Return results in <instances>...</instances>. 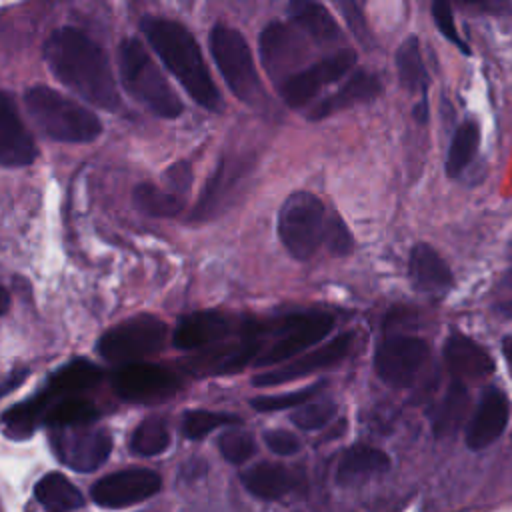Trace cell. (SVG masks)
I'll use <instances>...</instances> for the list:
<instances>
[{
  "instance_id": "6da1fadb",
  "label": "cell",
  "mask_w": 512,
  "mask_h": 512,
  "mask_svg": "<svg viewBox=\"0 0 512 512\" xmlns=\"http://www.w3.org/2000/svg\"><path fill=\"white\" fill-rule=\"evenodd\" d=\"M52 74L82 100L114 112L120 106L116 80L104 48L74 26L54 30L44 44Z\"/></svg>"
},
{
  "instance_id": "7a4b0ae2",
  "label": "cell",
  "mask_w": 512,
  "mask_h": 512,
  "mask_svg": "<svg viewBox=\"0 0 512 512\" xmlns=\"http://www.w3.org/2000/svg\"><path fill=\"white\" fill-rule=\"evenodd\" d=\"M140 30L188 96L198 106L210 112H220V92L208 72L202 50L192 32L184 24L162 16H144L140 20Z\"/></svg>"
},
{
  "instance_id": "3957f363",
  "label": "cell",
  "mask_w": 512,
  "mask_h": 512,
  "mask_svg": "<svg viewBox=\"0 0 512 512\" xmlns=\"http://www.w3.org/2000/svg\"><path fill=\"white\" fill-rule=\"evenodd\" d=\"M118 72L124 90L156 116L178 118L184 112L180 96L172 90L138 38H124L120 42Z\"/></svg>"
},
{
  "instance_id": "277c9868",
  "label": "cell",
  "mask_w": 512,
  "mask_h": 512,
  "mask_svg": "<svg viewBox=\"0 0 512 512\" xmlns=\"http://www.w3.org/2000/svg\"><path fill=\"white\" fill-rule=\"evenodd\" d=\"M24 104L34 122L52 140L84 144L96 140L102 132V122L94 112L48 86L28 88Z\"/></svg>"
},
{
  "instance_id": "5b68a950",
  "label": "cell",
  "mask_w": 512,
  "mask_h": 512,
  "mask_svg": "<svg viewBox=\"0 0 512 512\" xmlns=\"http://www.w3.org/2000/svg\"><path fill=\"white\" fill-rule=\"evenodd\" d=\"M210 52L232 94L252 108L262 106L266 92L244 34L228 24H216L210 32Z\"/></svg>"
},
{
  "instance_id": "8992f818",
  "label": "cell",
  "mask_w": 512,
  "mask_h": 512,
  "mask_svg": "<svg viewBox=\"0 0 512 512\" xmlns=\"http://www.w3.org/2000/svg\"><path fill=\"white\" fill-rule=\"evenodd\" d=\"M328 216L318 196L306 190L292 192L278 212V236L282 246L296 258L308 260L324 244Z\"/></svg>"
},
{
  "instance_id": "52a82bcc",
  "label": "cell",
  "mask_w": 512,
  "mask_h": 512,
  "mask_svg": "<svg viewBox=\"0 0 512 512\" xmlns=\"http://www.w3.org/2000/svg\"><path fill=\"white\" fill-rule=\"evenodd\" d=\"M166 332L164 320L152 314H138L108 328L100 336L96 352L108 362L134 364L140 358L156 354L166 342Z\"/></svg>"
},
{
  "instance_id": "ba28073f",
  "label": "cell",
  "mask_w": 512,
  "mask_h": 512,
  "mask_svg": "<svg viewBox=\"0 0 512 512\" xmlns=\"http://www.w3.org/2000/svg\"><path fill=\"white\" fill-rule=\"evenodd\" d=\"M332 328L334 318L326 312H298L272 320L268 326V334L276 336V340L262 350L254 364L258 368L282 364L298 352L318 344L324 336L332 332Z\"/></svg>"
},
{
  "instance_id": "9c48e42d",
  "label": "cell",
  "mask_w": 512,
  "mask_h": 512,
  "mask_svg": "<svg viewBox=\"0 0 512 512\" xmlns=\"http://www.w3.org/2000/svg\"><path fill=\"white\" fill-rule=\"evenodd\" d=\"M254 168H256L254 156L238 154V156L222 158L214 174L208 178L190 214V220L206 222L220 216L224 210H228L240 198V192H244L246 182L250 180Z\"/></svg>"
},
{
  "instance_id": "30bf717a",
  "label": "cell",
  "mask_w": 512,
  "mask_h": 512,
  "mask_svg": "<svg viewBox=\"0 0 512 512\" xmlns=\"http://www.w3.org/2000/svg\"><path fill=\"white\" fill-rule=\"evenodd\" d=\"M430 356L426 340L406 334H392L380 340L374 354L378 378L392 388H408Z\"/></svg>"
},
{
  "instance_id": "8fae6325",
  "label": "cell",
  "mask_w": 512,
  "mask_h": 512,
  "mask_svg": "<svg viewBox=\"0 0 512 512\" xmlns=\"http://www.w3.org/2000/svg\"><path fill=\"white\" fill-rule=\"evenodd\" d=\"M112 388L126 402H162L182 390V380L170 368L134 362L112 374Z\"/></svg>"
},
{
  "instance_id": "7c38bea8",
  "label": "cell",
  "mask_w": 512,
  "mask_h": 512,
  "mask_svg": "<svg viewBox=\"0 0 512 512\" xmlns=\"http://www.w3.org/2000/svg\"><path fill=\"white\" fill-rule=\"evenodd\" d=\"M54 454L62 464L78 472L100 468L112 452V436L104 428H62L50 436Z\"/></svg>"
},
{
  "instance_id": "4fadbf2b",
  "label": "cell",
  "mask_w": 512,
  "mask_h": 512,
  "mask_svg": "<svg viewBox=\"0 0 512 512\" xmlns=\"http://www.w3.org/2000/svg\"><path fill=\"white\" fill-rule=\"evenodd\" d=\"M356 62L354 50H340L318 64H312L308 68H302L294 74H290L280 86V98L290 108H302L306 102H310L324 86L334 84L342 76L350 72V68Z\"/></svg>"
},
{
  "instance_id": "5bb4252c",
  "label": "cell",
  "mask_w": 512,
  "mask_h": 512,
  "mask_svg": "<svg viewBox=\"0 0 512 512\" xmlns=\"http://www.w3.org/2000/svg\"><path fill=\"white\" fill-rule=\"evenodd\" d=\"M162 488V478L148 468L112 472L92 484L90 496L102 508H124L138 504Z\"/></svg>"
},
{
  "instance_id": "9a60e30c",
  "label": "cell",
  "mask_w": 512,
  "mask_h": 512,
  "mask_svg": "<svg viewBox=\"0 0 512 512\" xmlns=\"http://www.w3.org/2000/svg\"><path fill=\"white\" fill-rule=\"evenodd\" d=\"M246 320H238L232 314L220 310H200L186 314L172 336V344L178 350H198L206 346H218L226 338L240 334L244 336Z\"/></svg>"
},
{
  "instance_id": "2e32d148",
  "label": "cell",
  "mask_w": 512,
  "mask_h": 512,
  "mask_svg": "<svg viewBox=\"0 0 512 512\" xmlns=\"http://www.w3.org/2000/svg\"><path fill=\"white\" fill-rule=\"evenodd\" d=\"M352 340H354L352 332H342V334L334 336L332 340H328L326 344L302 354L300 358L288 362L282 368H272V370L256 374L252 378V384L260 386V388L280 386V384L310 376V374H314L318 370H324L328 366H334V364H338L340 360H344L348 356Z\"/></svg>"
},
{
  "instance_id": "e0dca14e",
  "label": "cell",
  "mask_w": 512,
  "mask_h": 512,
  "mask_svg": "<svg viewBox=\"0 0 512 512\" xmlns=\"http://www.w3.org/2000/svg\"><path fill=\"white\" fill-rule=\"evenodd\" d=\"M264 340L242 336L238 342L218 344L208 352L196 354L186 362V370L196 376H226L240 372L246 364L256 362L262 354Z\"/></svg>"
},
{
  "instance_id": "ac0fdd59",
  "label": "cell",
  "mask_w": 512,
  "mask_h": 512,
  "mask_svg": "<svg viewBox=\"0 0 512 512\" xmlns=\"http://www.w3.org/2000/svg\"><path fill=\"white\" fill-rule=\"evenodd\" d=\"M302 38L284 22H270L260 32V60L272 80L282 84V74L304 56Z\"/></svg>"
},
{
  "instance_id": "d6986e66",
  "label": "cell",
  "mask_w": 512,
  "mask_h": 512,
  "mask_svg": "<svg viewBox=\"0 0 512 512\" xmlns=\"http://www.w3.org/2000/svg\"><path fill=\"white\" fill-rule=\"evenodd\" d=\"M36 144L18 116L8 92L0 94V164L6 168L28 166L36 160Z\"/></svg>"
},
{
  "instance_id": "ffe728a7",
  "label": "cell",
  "mask_w": 512,
  "mask_h": 512,
  "mask_svg": "<svg viewBox=\"0 0 512 512\" xmlns=\"http://www.w3.org/2000/svg\"><path fill=\"white\" fill-rule=\"evenodd\" d=\"M444 362L452 380L464 384L470 380H482L494 372V360L488 350L460 332H452L448 336L444 344Z\"/></svg>"
},
{
  "instance_id": "44dd1931",
  "label": "cell",
  "mask_w": 512,
  "mask_h": 512,
  "mask_svg": "<svg viewBox=\"0 0 512 512\" xmlns=\"http://www.w3.org/2000/svg\"><path fill=\"white\" fill-rule=\"evenodd\" d=\"M506 424H508L506 396L496 388L484 392L480 404L476 406L466 426V446L470 450H482L490 446L504 432Z\"/></svg>"
},
{
  "instance_id": "7402d4cb",
  "label": "cell",
  "mask_w": 512,
  "mask_h": 512,
  "mask_svg": "<svg viewBox=\"0 0 512 512\" xmlns=\"http://www.w3.org/2000/svg\"><path fill=\"white\" fill-rule=\"evenodd\" d=\"M382 92V84L376 74H370L366 70L354 72L334 94L326 96L322 102H318L312 112L308 114L310 120H322L338 110L352 108L356 104H364L374 100Z\"/></svg>"
},
{
  "instance_id": "603a6c76",
  "label": "cell",
  "mask_w": 512,
  "mask_h": 512,
  "mask_svg": "<svg viewBox=\"0 0 512 512\" xmlns=\"http://www.w3.org/2000/svg\"><path fill=\"white\" fill-rule=\"evenodd\" d=\"M408 276L416 290L428 294H440L452 286V272L448 264L430 244L424 242L410 250Z\"/></svg>"
},
{
  "instance_id": "cb8c5ba5",
  "label": "cell",
  "mask_w": 512,
  "mask_h": 512,
  "mask_svg": "<svg viewBox=\"0 0 512 512\" xmlns=\"http://www.w3.org/2000/svg\"><path fill=\"white\" fill-rule=\"evenodd\" d=\"M388 468H390V458L386 452L368 444H354L342 452L336 464L334 480L340 486H348V484L366 480L370 476L382 474Z\"/></svg>"
},
{
  "instance_id": "d4e9b609",
  "label": "cell",
  "mask_w": 512,
  "mask_h": 512,
  "mask_svg": "<svg viewBox=\"0 0 512 512\" xmlns=\"http://www.w3.org/2000/svg\"><path fill=\"white\" fill-rule=\"evenodd\" d=\"M244 488L262 500H278L294 488V476L288 468L274 462H260L250 466L240 476Z\"/></svg>"
},
{
  "instance_id": "484cf974",
  "label": "cell",
  "mask_w": 512,
  "mask_h": 512,
  "mask_svg": "<svg viewBox=\"0 0 512 512\" xmlns=\"http://www.w3.org/2000/svg\"><path fill=\"white\" fill-rule=\"evenodd\" d=\"M102 378V370L86 360V358H76L64 366H60L50 378H48V386H46V392L54 398H68L76 392H82V390H88L92 388L94 384H98Z\"/></svg>"
},
{
  "instance_id": "4316f807",
  "label": "cell",
  "mask_w": 512,
  "mask_h": 512,
  "mask_svg": "<svg viewBox=\"0 0 512 512\" xmlns=\"http://www.w3.org/2000/svg\"><path fill=\"white\" fill-rule=\"evenodd\" d=\"M468 402L470 398H468L466 384L452 380L432 414V432L436 438L450 436L460 428L468 412Z\"/></svg>"
},
{
  "instance_id": "83f0119b",
  "label": "cell",
  "mask_w": 512,
  "mask_h": 512,
  "mask_svg": "<svg viewBox=\"0 0 512 512\" xmlns=\"http://www.w3.org/2000/svg\"><path fill=\"white\" fill-rule=\"evenodd\" d=\"M292 20L316 42H334L340 36L338 24L326 6L310 0H294L288 4Z\"/></svg>"
},
{
  "instance_id": "f1b7e54d",
  "label": "cell",
  "mask_w": 512,
  "mask_h": 512,
  "mask_svg": "<svg viewBox=\"0 0 512 512\" xmlns=\"http://www.w3.org/2000/svg\"><path fill=\"white\" fill-rule=\"evenodd\" d=\"M52 404V396L44 390L12 408H8L2 414L4 432L12 438H26L30 436L40 422H44L46 410Z\"/></svg>"
},
{
  "instance_id": "f546056e",
  "label": "cell",
  "mask_w": 512,
  "mask_h": 512,
  "mask_svg": "<svg viewBox=\"0 0 512 512\" xmlns=\"http://www.w3.org/2000/svg\"><path fill=\"white\" fill-rule=\"evenodd\" d=\"M34 496L42 506L56 512L76 510L84 504L80 490L60 472H50L42 476L34 486Z\"/></svg>"
},
{
  "instance_id": "4dcf8cb0",
  "label": "cell",
  "mask_w": 512,
  "mask_h": 512,
  "mask_svg": "<svg viewBox=\"0 0 512 512\" xmlns=\"http://www.w3.org/2000/svg\"><path fill=\"white\" fill-rule=\"evenodd\" d=\"M396 68H398V78L400 84L412 92L420 94L426 98V88H428V74L426 66L420 54V42L416 36H408L396 50Z\"/></svg>"
},
{
  "instance_id": "1f68e13d",
  "label": "cell",
  "mask_w": 512,
  "mask_h": 512,
  "mask_svg": "<svg viewBox=\"0 0 512 512\" xmlns=\"http://www.w3.org/2000/svg\"><path fill=\"white\" fill-rule=\"evenodd\" d=\"M96 418H98V408L92 402L76 396H68L48 406L44 424H48L54 430L80 428V426H90Z\"/></svg>"
},
{
  "instance_id": "d6a6232c",
  "label": "cell",
  "mask_w": 512,
  "mask_h": 512,
  "mask_svg": "<svg viewBox=\"0 0 512 512\" xmlns=\"http://www.w3.org/2000/svg\"><path fill=\"white\" fill-rule=\"evenodd\" d=\"M134 206L154 218H174L184 210V198L178 192H166L150 182H142L132 192Z\"/></svg>"
},
{
  "instance_id": "836d02e7",
  "label": "cell",
  "mask_w": 512,
  "mask_h": 512,
  "mask_svg": "<svg viewBox=\"0 0 512 512\" xmlns=\"http://www.w3.org/2000/svg\"><path fill=\"white\" fill-rule=\"evenodd\" d=\"M480 144V128L476 122L466 120L462 122L450 142L448 156H446V174L450 178H456L476 156Z\"/></svg>"
},
{
  "instance_id": "e575fe53",
  "label": "cell",
  "mask_w": 512,
  "mask_h": 512,
  "mask_svg": "<svg viewBox=\"0 0 512 512\" xmlns=\"http://www.w3.org/2000/svg\"><path fill=\"white\" fill-rule=\"evenodd\" d=\"M170 444V432L162 418L152 416L142 420L132 436H130V450L138 456H156L162 454Z\"/></svg>"
},
{
  "instance_id": "d590c367",
  "label": "cell",
  "mask_w": 512,
  "mask_h": 512,
  "mask_svg": "<svg viewBox=\"0 0 512 512\" xmlns=\"http://www.w3.org/2000/svg\"><path fill=\"white\" fill-rule=\"evenodd\" d=\"M238 422H240V418L234 414H222V412H210V410H190L182 418V434L188 440H200L220 426L238 424Z\"/></svg>"
},
{
  "instance_id": "8d00e7d4",
  "label": "cell",
  "mask_w": 512,
  "mask_h": 512,
  "mask_svg": "<svg viewBox=\"0 0 512 512\" xmlns=\"http://www.w3.org/2000/svg\"><path fill=\"white\" fill-rule=\"evenodd\" d=\"M326 388V382H314L302 390L276 394V396H258L250 400V406L258 412H272V410H286L294 406H304L310 400H314L316 394H320Z\"/></svg>"
},
{
  "instance_id": "74e56055",
  "label": "cell",
  "mask_w": 512,
  "mask_h": 512,
  "mask_svg": "<svg viewBox=\"0 0 512 512\" xmlns=\"http://www.w3.org/2000/svg\"><path fill=\"white\" fill-rule=\"evenodd\" d=\"M336 404L332 400H318L308 402L300 408H296L290 416L292 424H296L302 430H320L336 416Z\"/></svg>"
},
{
  "instance_id": "f35d334b",
  "label": "cell",
  "mask_w": 512,
  "mask_h": 512,
  "mask_svg": "<svg viewBox=\"0 0 512 512\" xmlns=\"http://www.w3.org/2000/svg\"><path fill=\"white\" fill-rule=\"evenodd\" d=\"M218 450L230 464H244L252 458L256 444L254 438L244 430H228L218 438Z\"/></svg>"
},
{
  "instance_id": "ab89813d",
  "label": "cell",
  "mask_w": 512,
  "mask_h": 512,
  "mask_svg": "<svg viewBox=\"0 0 512 512\" xmlns=\"http://www.w3.org/2000/svg\"><path fill=\"white\" fill-rule=\"evenodd\" d=\"M324 244H326L328 252L334 254V256H346L352 250V246H354L352 234H350L348 226L344 224V220L336 212L328 214Z\"/></svg>"
},
{
  "instance_id": "60d3db41",
  "label": "cell",
  "mask_w": 512,
  "mask_h": 512,
  "mask_svg": "<svg viewBox=\"0 0 512 512\" xmlns=\"http://www.w3.org/2000/svg\"><path fill=\"white\" fill-rule=\"evenodd\" d=\"M432 18H434V24L436 28L442 32V36L446 40H450L452 44H456L464 54H470L466 42L460 38L458 30H456V24H454V14H452V8L448 2H442V0H436L432 4Z\"/></svg>"
},
{
  "instance_id": "b9f144b4",
  "label": "cell",
  "mask_w": 512,
  "mask_h": 512,
  "mask_svg": "<svg viewBox=\"0 0 512 512\" xmlns=\"http://www.w3.org/2000/svg\"><path fill=\"white\" fill-rule=\"evenodd\" d=\"M264 444L274 452V454H280V456H292L300 450V440L288 432V430H266L264 432Z\"/></svg>"
},
{
  "instance_id": "7bdbcfd3",
  "label": "cell",
  "mask_w": 512,
  "mask_h": 512,
  "mask_svg": "<svg viewBox=\"0 0 512 512\" xmlns=\"http://www.w3.org/2000/svg\"><path fill=\"white\" fill-rule=\"evenodd\" d=\"M166 182L174 188V192L182 194L188 190L190 182H192V168L186 160H180V162H174L168 170H166Z\"/></svg>"
},
{
  "instance_id": "ee69618b",
  "label": "cell",
  "mask_w": 512,
  "mask_h": 512,
  "mask_svg": "<svg viewBox=\"0 0 512 512\" xmlns=\"http://www.w3.org/2000/svg\"><path fill=\"white\" fill-rule=\"evenodd\" d=\"M338 8L342 10V14H344V18H346L348 26H350V28H352V32L358 36V40L366 42V40H368L366 22H364V16H362V12L358 10V6H356V4H352V2H340V4H338Z\"/></svg>"
},
{
  "instance_id": "f6af8a7d",
  "label": "cell",
  "mask_w": 512,
  "mask_h": 512,
  "mask_svg": "<svg viewBox=\"0 0 512 512\" xmlns=\"http://www.w3.org/2000/svg\"><path fill=\"white\" fill-rule=\"evenodd\" d=\"M414 118L418 122H426L428 120V104H426V98L420 100V104L414 108Z\"/></svg>"
},
{
  "instance_id": "bcb514c9",
  "label": "cell",
  "mask_w": 512,
  "mask_h": 512,
  "mask_svg": "<svg viewBox=\"0 0 512 512\" xmlns=\"http://www.w3.org/2000/svg\"><path fill=\"white\" fill-rule=\"evenodd\" d=\"M502 354H504L506 364H508V370H510V374H512V338L502 340Z\"/></svg>"
},
{
  "instance_id": "7dc6e473",
  "label": "cell",
  "mask_w": 512,
  "mask_h": 512,
  "mask_svg": "<svg viewBox=\"0 0 512 512\" xmlns=\"http://www.w3.org/2000/svg\"><path fill=\"white\" fill-rule=\"evenodd\" d=\"M24 376H26V372H22V374H18V376H16V372H14V374H12V378L4 382V394H6V392H10L14 386H18V382H20Z\"/></svg>"
},
{
  "instance_id": "c3c4849f",
  "label": "cell",
  "mask_w": 512,
  "mask_h": 512,
  "mask_svg": "<svg viewBox=\"0 0 512 512\" xmlns=\"http://www.w3.org/2000/svg\"><path fill=\"white\" fill-rule=\"evenodd\" d=\"M8 306H10V298H8V290L4 288V296H2V312H4V314H6Z\"/></svg>"
},
{
  "instance_id": "681fc988",
  "label": "cell",
  "mask_w": 512,
  "mask_h": 512,
  "mask_svg": "<svg viewBox=\"0 0 512 512\" xmlns=\"http://www.w3.org/2000/svg\"><path fill=\"white\" fill-rule=\"evenodd\" d=\"M508 282H510V284H512V272H510V274H508Z\"/></svg>"
}]
</instances>
